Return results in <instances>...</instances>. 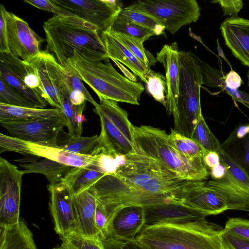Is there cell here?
<instances>
[{
    "instance_id": "cell-16",
    "label": "cell",
    "mask_w": 249,
    "mask_h": 249,
    "mask_svg": "<svg viewBox=\"0 0 249 249\" xmlns=\"http://www.w3.org/2000/svg\"><path fill=\"white\" fill-rule=\"evenodd\" d=\"M39 79L42 96L54 108L62 110L61 90L65 82V70L53 54L47 50L29 62Z\"/></svg>"
},
{
    "instance_id": "cell-19",
    "label": "cell",
    "mask_w": 249,
    "mask_h": 249,
    "mask_svg": "<svg viewBox=\"0 0 249 249\" xmlns=\"http://www.w3.org/2000/svg\"><path fill=\"white\" fill-rule=\"evenodd\" d=\"M50 195L49 207L53 220L54 230L60 237L76 232V223L73 197L65 189L49 184Z\"/></svg>"
},
{
    "instance_id": "cell-14",
    "label": "cell",
    "mask_w": 249,
    "mask_h": 249,
    "mask_svg": "<svg viewBox=\"0 0 249 249\" xmlns=\"http://www.w3.org/2000/svg\"><path fill=\"white\" fill-rule=\"evenodd\" d=\"M23 172L0 157V227L19 222Z\"/></svg>"
},
{
    "instance_id": "cell-18",
    "label": "cell",
    "mask_w": 249,
    "mask_h": 249,
    "mask_svg": "<svg viewBox=\"0 0 249 249\" xmlns=\"http://www.w3.org/2000/svg\"><path fill=\"white\" fill-rule=\"evenodd\" d=\"M144 208V226L163 223H183L210 215L205 212L183 203L181 200L145 206Z\"/></svg>"
},
{
    "instance_id": "cell-34",
    "label": "cell",
    "mask_w": 249,
    "mask_h": 249,
    "mask_svg": "<svg viewBox=\"0 0 249 249\" xmlns=\"http://www.w3.org/2000/svg\"><path fill=\"white\" fill-rule=\"evenodd\" d=\"M111 30L132 37L142 43L151 36H156L153 31L141 26L120 15L114 21Z\"/></svg>"
},
{
    "instance_id": "cell-22",
    "label": "cell",
    "mask_w": 249,
    "mask_h": 249,
    "mask_svg": "<svg viewBox=\"0 0 249 249\" xmlns=\"http://www.w3.org/2000/svg\"><path fill=\"white\" fill-rule=\"evenodd\" d=\"M144 226V207H123L116 213L112 220L110 236L124 242H133Z\"/></svg>"
},
{
    "instance_id": "cell-45",
    "label": "cell",
    "mask_w": 249,
    "mask_h": 249,
    "mask_svg": "<svg viewBox=\"0 0 249 249\" xmlns=\"http://www.w3.org/2000/svg\"><path fill=\"white\" fill-rule=\"evenodd\" d=\"M222 236L229 249H249V239L242 238L224 231Z\"/></svg>"
},
{
    "instance_id": "cell-36",
    "label": "cell",
    "mask_w": 249,
    "mask_h": 249,
    "mask_svg": "<svg viewBox=\"0 0 249 249\" xmlns=\"http://www.w3.org/2000/svg\"><path fill=\"white\" fill-rule=\"evenodd\" d=\"M112 35L126 48H127L146 67L154 65L156 59L143 47V43L140 41L122 33L109 30Z\"/></svg>"
},
{
    "instance_id": "cell-32",
    "label": "cell",
    "mask_w": 249,
    "mask_h": 249,
    "mask_svg": "<svg viewBox=\"0 0 249 249\" xmlns=\"http://www.w3.org/2000/svg\"><path fill=\"white\" fill-rule=\"evenodd\" d=\"M172 145L179 153L191 160L204 159L206 151L192 139L184 136L171 128L168 134Z\"/></svg>"
},
{
    "instance_id": "cell-46",
    "label": "cell",
    "mask_w": 249,
    "mask_h": 249,
    "mask_svg": "<svg viewBox=\"0 0 249 249\" xmlns=\"http://www.w3.org/2000/svg\"><path fill=\"white\" fill-rule=\"evenodd\" d=\"M249 134V124H240L237 126L228 138L221 144L222 149L229 147L239 139H242Z\"/></svg>"
},
{
    "instance_id": "cell-37",
    "label": "cell",
    "mask_w": 249,
    "mask_h": 249,
    "mask_svg": "<svg viewBox=\"0 0 249 249\" xmlns=\"http://www.w3.org/2000/svg\"><path fill=\"white\" fill-rule=\"evenodd\" d=\"M60 239L63 249H105L103 241L99 238L86 237L73 232Z\"/></svg>"
},
{
    "instance_id": "cell-28",
    "label": "cell",
    "mask_w": 249,
    "mask_h": 249,
    "mask_svg": "<svg viewBox=\"0 0 249 249\" xmlns=\"http://www.w3.org/2000/svg\"><path fill=\"white\" fill-rule=\"evenodd\" d=\"M64 113L56 108H40L10 106L0 103V122H27L43 119Z\"/></svg>"
},
{
    "instance_id": "cell-31",
    "label": "cell",
    "mask_w": 249,
    "mask_h": 249,
    "mask_svg": "<svg viewBox=\"0 0 249 249\" xmlns=\"http://www.w3.org/2000/svg\"><path fill=\"white\" fill-rule=\"evenodd\" d=\"M24 174L38 173L44 175L51 185L57 184L72 167L57 162L44 159L38 161L20 164Z\"/></svg>"
},
{
    "instance_id": "cell-30",
    "label": "cell",
    "mask_w": 249,
    "mask_h": 249,
    "mask_svg": "<svg viewBox=\"0 0 249 249\" xmlns=\"http://www.w3.org/2000/svg\"><path fill=\"white\" fill-rule=\"evenodd\" d=\"M61 101L62 110L67 121L68 134L71 136H81L83 123L85 119L83 112L86 108V103L81 105L72 104L65 82L61 90Z\"/></svg>"
},
{
    "instance_id": "cell-15",
    "label": "cell",
    "mask_w": 249,
    "mask_h": 249,
    "mask_svg": "<svg viewBox=\"0 0 249 249\" xmlns=\"http://www.w3.org/2000/svg\"><path fill=\"white\" fill-rule=\"evenodd\" d=\"M0 125L17 139L32 143L57 144L60 133L67 126L64 113L48 118L27 122L1 121Z\"/></svg>"
},
{
    "instance_id": "cell-50",
    "label": "cell",
    "mask_w": 249,
    "mask_h": 249,
    "mask_svg": "<svg viewBox=\"0 0 249 249\" xmlns=\"http://www.w3.org/2000/svg\"><path fill=\"white\" fill-rule=\"evenodd\" d=\"M204 159L205 163L209 169L218 165L221 162L219 154L214 151H207Z\"/></svg>"
},
{
    "instance_id": "cell-43",
    "label": "cell",
    "mask_w": 249,
    "mask_h": 249,
    "mask_svg": "<svg viewBox=\"0 0 249 249\" xmlns=\"http://www.w3.org/2000/svg\"><path fill=\"white\" fill-rule=\"evenodd\" d=\"M23 1L38 9L52 12L54 15L67 17L74 16L68 11L54 3L52 0H24Z\"/></svg>"
},
{
    "instance_id": "cell-9",
    "label": "cell",
    "mask_w": 249,
    "mask_h": 249,
    "mask_svg": "<svg viewBox=\"0 0 249 249\" xmlns=\"http://www.w3.org/2000/svg\"><path fill=\"white\" fill-rule=\"evenodd\" d=\"M100 120V140L115 154L120 156L139 153L132 131V124L127 112L117 102L108 100L100 101L93 109Z\"/></svg>"
},
{
    "instance_id": "cell-53",
    "label": "cell",
    "mask_w": 249,
    "mask_h": 249,
    "mask_svg": "<svg viewBox=\"0 0 249 249\" xmlns=\"http://www.w3.org/2000/svg\"><path fill=\"white\" fill-rule=\"evenodd\" d=\"M68 91L71 101L73 105H81L87 102L86 96L82 92L75 90Z\"/></svg>"
},
{
    "instance_id": "cell-41",
    "label": "cell",
    "mask_w": 249,
    "mask_h": 249,
    "mask_svg": "<svg viewBox=\"0 0 249 249\" xmlns=\"http://www.w3.org/2000/svg\"><path fill=\"white\" fill-rule=\"evenodd\" d=\"M223 231L242 238L249 239V220L239 217L229 218Z\"/></svg>"
},
{
    "instance_id": "cell-2",
    "label": "cell",
    "mask_w": 249,
    "mask_h": 249,
    "mask_svg": "<svg viewBox=\"0 0 249 249\" xmlns=\"http://www.w3.org/2000/svg\"><path fill=\"white\" fill-rule=\"evenodd\" d=\"M223 228L205 218L144 226L134 242L146 249H229Z\"/></svg>"
},
{
    "instance_id": "cell-25",
    "label": "cell",
    "mask_w": 249,
    "mask_h": 249,
    "mask_svg": "<svg viewBox=\"0 0 249 249\" xmlns=\"http://www.w3.org/2000/svg\"><path fill=\"white\" fill-rule=\"evenodd\" d=\"M107 175L97 168L72 167L56 185L66 189L74 197L89 189Z\"/></svg>"
},
{
    "instance_id": "cell-54",
    "label": "cell",
    "mask_w": 249,
    "mask_h": 249,
    "mask_svg": "<svg viewBox=\"0 0 249 249\" xmlns=\"http://www.w3.org/2000/svg\"><path fill=\"white\" fill-rule=\"evenodd\" d=\"M123 249H146L136 243L134 241L124 242Z\"/></svg>"
},
{
    "instance_id": "cell-33",
    "label": "cell",
    "mask_w": 249,
    "mask_h": 249,
    "mask_svg": "<svg viewBox=\"0 0 249 249\" xmlns=\"http://www.w3.org/2000/svg\"><path fill=\"white\" fill-rule=\"evenodd\" d=\"M63 139L58 137L56 144L69 151L83 155L90 154L96 146L99 139L97 135L91 137L71 136L64 133Z\"/></svg>"
},
{
    "instance_id": "cell-7",
    "label": "cell",
    "mask_w": 249,
    "mask_h": 249,
    "mask_svg": "<svg viewBox=\"0 0 249 249\" xmlns=\"http://www.w3.org/2000/svg\"><path fill=\"white\" fill-rule=\"evenodd\" d=\"M179 85L178 103L173 114V129L191 138L202 115L200 104V88L202 76L191 51H179Z\"/></svg>"
},
{
    "instance_id": "cell-23",
    "label": "cell",
    "mask_w": 249,
    "mask_h": 249,
    "mask_svg": "<svg viewBox=\"0 0 249 249\" xmlns=\"http://www.w3.org/2000/svg\"><path fill=\"white\" fill-rule=\"evenodd\" d=\"M93 185L73 197L77 228L75 233L86 237L102 239L95 222L96 196Z\"/></svg>"
},
{
    "instance_id": "cell-5",
    "label": "cell",
    "mask_w": 249,
    "mask_h": 249,
    "mask_svg": "<svg viewBox=\"0 0 249 249\" xmlns=\"http://www.w3.org/2000/svg\"><path fill=\"white\" fill-rule=\"evenodd\" d=\"M114 175L126 184L145 192L174 195L179 198L182 187L189 181L140 152L124 156Z\"/></svg>"
},
{
    "instance_id": "cell-42",
    "label": "cell",
    "mask_w": 249,
    "mask_h": 249,
    "mask_svg": "<svg viewBox=\"0 0 249 249\" xmlns=\"http://www.w3.org/2000/svg\"><path fill=\"white\" fill-rule=\"evenodd\" d=\"M65 83L69 90H75L83 93L86 100L92 104L95 107L99 106L87 90L82 82V80L75 74L71 70H67L64 68Z\"/></svg>"
},
{
    "instance_id": "cell-20",
    "label": "cell",
    "mask_w": 249,
    "mask_h": 249,
    "mask_svg": "<svg viewBox=\"0 0 249 249\" xmlns=\"http://www.w3.org/2000/svg\"><path fill=\"white\" fill-rule=\"evenodd\" d=\"M225 45L241 63L249 67V19L228 17L220 26Z\"/></svg>"
},
{
    "instance_id": "cell-11",
    "label": "cell",
    "mask_w": 249,
    "mask_h": 249,
    "mask_svg": "<svg viewBox=\"0 0 249 249\" xmlns=\"http://www.w3.org/2000/svg\"><path fill=\"white\" fill-rule=\"evenodd\" d=\"M126 7L151 18L172 34L196 22L201 15L196 0H139Z\"/></svg>"
},
{
    "instance_id": "cell-38",
    "label": "cell",
    "mask_w": 249,
    "mask_h": 249,
    "mask_svg": "<svg viewBox=\"0 0 249 249\" xmlns=\"http://www.w3.org/2000/svg\"><path fill=\"white\" fill-rule=\"evenodd\" d=\"M0 103L19 107H36L28 99L0 78Z\"/></svg>"
},
{
    "instance_id": "cell-48",
    "label": "cell",
    "mask_w": 249,
    "mask_h": 249,
    "mask_svg": "<svg viewBox=\"0 0 249 249\" xmlns=\"http://www.w3.org/2000/svg\"><path fill=\"white\" fill-rule=\"evenodd\" d=\"M225 82L226 86L232 89H237L243 84L240 75L233 70H231L225 75Z\"/></svg>"
},
{
    "instance_id": "cell-17",
    "label": "cell",
    "mask_w": 249,
    "mask_h": 249,
    "mask_svg": "<svg viewBox=\"0 0 249 249\" xmlns=\"http://www.w3.org/2000/svg\"><path fill=\"white\" fill-rule=\"evenodd\" d=\"M7 30L10 53L29 63L41 51L45 39L38 36L28 23L14 14L7 11L2 4Z\"/></svg>"
},
{
    "instance_id": "cell-49",
    "label": "cell",
    "mask_w": 249,
    "mask_h": 249,
    "mask_svg": "<svg viewBox=\"0 0 249 249\" xmlns=\"http://www.w3.org/2000/svg\"><path fill=\"white\" fill-rule=\"evenodd\" d=\"M242 148L239 154L241 159L249 173V134L242 139Z\"/></svg>"
},
{
    "instance_id": "cell-52",
    "label": "cell",
    "mask_w": 249,
    "mask_h": 249,
    "mask_svg": "<svg viewBox=\"0 0 249 249\" xmlns=\"http://www.w3.org/2000/svg\"><path fill=\"white\" fill-rule=\"evenodd\" d=\"M124 242L119 240L111 236L103 241L105 249H123Z\"/></svg>"
},
{
    "instance_id": "cell-35",
    "label": "cell",
    "mask_w": 249,
    "mask_h": 249,
    "mask_svg": "<svg viewBox=\"0 0 249 249\" xmlns=\"http://www.w3.org/2000/svg\"><path fill=\"white\" fill-rule=\"evenodd\" d=\"M206 151L218 153L222 150L221 144L209 128L202 115L196 126L191 137Z\"/></svg>"
},
{
    "instance_id": "cell-57",
    "label": "cell",
    "mask_w": 249,
    "mask_h": 249,
    "mask_svg": "<svg viewBox=\"0 0 249 249\" xmlns=\"http://www.w3.org/2000/svg\"><path fill=\"white\" fill-rule=\"evenodd\" d=\"M53 249H63L60 247H58V248H53Z\"/></svg>"
},
{
    "instance_id": "cell-27",
    "label": "cell",
    "mask_w": 249,
    "mask_h": 249,
    "mask_svg": "<svg viewBox=\"0 0 249 249\" xmlns=\"http://www.w3.org/2000/svg\"><path fill=\"white\" fill-rule=\"evenodd\" d=\"M192 55L199 66L203 84L213 88H219L234 100L239 102L249 108V94L246 92L228 88L225 82V75L220 70L212 67L201 60L193 53Z\"/></svg>"
},
{
    "instance_id": "cell-3",
    "label": "cell",
    "mask_w": 249,
    "mask_h": 249,
    "mask_svg": "<svg viewBox=\"0 0 249 249\" xmlns=\"http://www.w3.org/2000/svg\"><path fill=\"white\" fill-rule=\"evenodd\" d=\"M71 70L96 93L100 101L139 105L144 87L141 82L134 81L119 73L109 61L88 60L74 52L64 67Z\"/></svg>"
},
{
    "instance_id": "cell-13",
    "label": "cell",
    "mask_w": 249,
    "mask_h": 249,
    "mask_svg": "<svg viewBox=\"0 0 249 249\" xmlns=\"http://www.w3.org/2000/svg\"><path fill=\"white\" fill-rule=\"evenodd\" d=\"M60 7L96 26L103 33L111 29L123 4L118 0H52Z\"/></svg>"
},
{
    "instance_id": "cell-26",
    "label": "cell",
    "mask_w": 249,
    "mask_h": 249,
    "mask_svg": "<svg viewBox=\"0 0 249 249\" xmlns=\"http://www.w3.org/2000/svg\"><path fill=\"white\" fill-rule=\"evenodd\" d=\"M0 249H37L33 235L26 223L0 227Z\"/></svg>"
},
{
    "instance_id": "cell-40",
    "label": "cell",
    "mask_w": 249,
    "mask_h": 249,
    "mask_svg": "<svg viewBox=\"0 0 249 249\" xmlns=\"http://www.w3.org/2000/svg\"><path fill=\"white\" fill-rule=\"evenodd\" d=\"M120 15L141 26L153 31L156 36L161 35L165 30L162 25L151 18L130 10L126 7L122 9Z\"/></svg>"
},
{
    "instance_id": "cell-4",
    "label": "cell",
    "mask_w": 249,
    "mask_h": 249,
    "mask_svg": "<svg viewBox=\"0 0 249 249\" xmlns=\"http://www.w3.org/2000/svg\"><path fill=\"white\" fill-rule=\"evenodd\" d=\"M132 131L139 152L156 160L180 178L187 180H205L210 175L204 159L191 160L170 143L164 130L150 125L132 124Z\"/></svg>"
},
{
    "instance_id": "cell-1",
    "label": "cell",
    "mask_w": 249,
    "mask_h": 249,
    "mask_svg": "<svg viewBox=\"0 0 249 249\" xmlns=\"http://www.w3.org/2000/svg\"><path fill=\"white\" fill-rule=\"evenodd\" d=\"M43 28L46 50L53 54L63 67L74 52L93 61L109 58L102 33L95 25L77 17L54 15L43 23Z\"/></svg>"
},
{
    "instance_id": "cell-56",
    "label": "cell",
    "mask_w": 249,
    "mask_h": 249,
    "mask_svg": "<svg viewBox=\"0 0 249 249\" xmlns=\"http://www.w3.org/2000/svg\"><path fill=\"white\" fill-rule=\"evenodd\" d=\"M247 77H248V86L249 87V71H248V72L247 74Z\"/></svg>"
},
{
    "instance_id": "cell-24",
    "label": "cell",
    "mask_w": 249,
    "mask_h": 249,
    "mask_svg": "<svg viewBox=\"0 0 249 249\" xmlns=\"http://www.w3.org/2000/svg\"><path fill=\"white\" fill-rule=\"evenodd\" d=\"M101 38L109 59L123 64L142 81L147 83L150 68L140 61L109 30L102 33Z\"/></svg>"
},
{
    "instance_id": "cell-8",
    "label": "cell",
    "mask_w": 249,
    "mask_h": 249,
    "mask_svg": "<svg viewBox=\"0 0 249 249\" xmlns=\"http://www.w3.org/2000/svg\"><path fill=\"white\" fill-rule=\"evenodd\" d=\"M4 152L42 157L71 167L97 168L107 174L103 153L97 146L90 154L83 155L69 151L57 144L30 142L0 133V153Z\"/></svg>"
},
{
    "instance_id": "cell-29",
    "label": "cell",
    "mask_w": 249,
    "mask_h": 249,
    "mask_svg": "<svg viewBox=\"0 0 249 249\" xmlns=\"http://www.w3.org/2000/svg\"><path fill=\"white\" fill-rule=\"evenodd\" d=\"M221 161L226 165L237 187L249 195V173L244 166L238 150L222 149Z\"/></svg>"
},
{
    "instance_id": "cell-44",
    "label": "cell",
    "mask_w": 249,
    "mask_h": 249,
    "mask_svg": "<svg viewBox=\"0 0 249 249\" xmlns=\"http://www.w3.org/2000/svg\"><path fill=\"white\" fill-rule=\"evenodd\" d=\"M211 2L220 5L224 16L230 15L231 17H238L243 6L242 0H216Z\"/></svg>"
},
{
    "instance_id": "cell-51",
    "label": "cell",
    "mask_w": 249,
    "mask_h": 249,
    "mask_svg": "<svg viewBox=\"0 0 249 249\" xmlns=\"http://www.w3.org/2000/svg\"><path fill=\"white\" fill-rule=\"evenodd\" d=\"M209 172L210 175L213 179H221L226 176L227 168L225 164L221 161L219 164L210 169Z\"/></svg>"
},
{
    "instance_id": "cell-39",
    "label": "cell",
    "mask_w": 249,
    "mask_h": 249,
    "mask_svg": "<svg viewBox=\"0 0 249 249\" xmlns=\"http://www.w3.org/2000/svg\"><path fill=\"white\" fill-rule=\"evenodd\" d=\"M146 84L148 92L156 101L165 107L167 92L165 77L160 73L155 72L151 70L149 73Z\"/></svg>"
},
{
    "instance_id": "cell-6",
    "label": "cell",
    "mask_w": 249,
    "mask_h": 249,
    "mask_svg": "<svg viewBox=\"0 0 249 249\" xmlns=\"http://www.w3.org/2000/svg\"><path fill=\"white\" fill-rule=\"evenodd\" d=\"M180 200L211 215L229 210L249 211V196L224 178L218 180H189L180 193Z\"/></svg>"
},
{
    "instance_id": "cell-12",
    "label": "cell",
    "mask_w": 249,
    "mask_h": 249,
    "mask_svg": "<svg viewBox=\"0 0 249 249\" xmlns=\"http://www.w3.org/2000/svg\"><path fill=\"white\" fill-rule=\"evenodd\" d=\"M0 78L36 107L44 108L48 104L40 93V82L34 68L10 52L0 53Z\"/></svg>"
},
{
    "instance_id": "cell-55",
    "label": "cell",
    "mask_w": 249,
    "mask_h": 249,
    "mask_svg": "<svg viewBox=\"0 0 249 249\" xmlns=\"http://www.w3.org/2000/svg\"><path fill=\"white\" fill-rule=\"evenodd\" d=\"M217 52L218 53V55L220 56V57H221L228 63V64L230 66L231 70H232L231 64H230L229 61L228 60L226 56L225 55L223 51V50L221 48L220 45L219 43L218 39H217Z\"/></svg>"
},
{
    "instance_id": "cell-21",
    "label": "cell",
    "mask_w": 249,
    "mask_h": 249,
    "mask_svg": "<svg viewBox=\"0 0 249 249\" xmlns=\"http://www.w3.org/2000/svg\"><path fill=\"white\" fill-rule=\"evenodd\" d=\"M177 42L165 44L157 53L156 60L164 68L167 92L166 95V111L173 115L178 103L180 79L178 54Z\"/></svg>"
},
{
    "instance_id": "cell-10",
    "label": "cell",
    "mask_w": 249,
    "mask_h": 249,
    "mask_svg": "<svg viewBox=\"0 0 249 249\" xmlns=\"http://www.w3.org/2000/svg\"><path fill=\"white\" fill-rule=\"evenodd\" d=\"M93 187L96 197L116 213L127 206L145 207L180 200L174 195L145 192L126 184L114 174L105 175Z\"/></svg>"
},
{
    "instance_id": "cell-47",
    "label": "cell",
    "mask_w": 249,
    "mask_h": 249,
    "mask_svg": "<svg viewBox=\"0 0 249 249\" xmlns=\"http://www.w3.org/2000/svg\"><path fill=\"white\" fill-rule=\"evenodd\" d=\"M10 52L8 40L6 21L2 4L0 5V53Z\"/></svg>"
}]
</instances>
